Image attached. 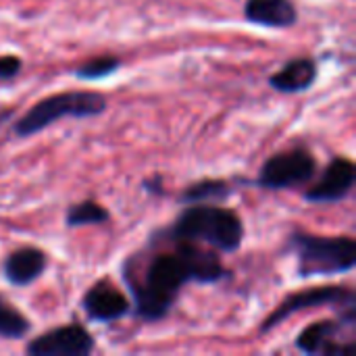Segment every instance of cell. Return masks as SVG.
<instances>
[{"instance_id": "obj_12", "label": "cell", "mask_w": 356, "mask_h": 356, "mask_svg": "<svg viewBox=\"0 0 356 356\" xmlns=\"http://www.w3.org/2000/svg\"><path fill=\"white\" fill-rule=\"evenodd\" d=\"M319 79V65L313 56L290 58L267 81L280 94H302L311 90Z\"/></svg>"}, {"instance_id": "obj_14", "label": "cell", "mask_w": 356, "mask_h": 356, "mask_svg": "<svg viewBox=\"0 0 356 356\" xmlns=\"http://www.w3.org/2000/svg\"><path fill=\"white\" fill-rule=\"evenodd\" d=\"M238 186L227 181V179H219V177H207V179H198L194 184H190L181 194H179V204H200V202H223L227 198H232L236 194Z\"/></svg>"}, {"instance_id": "obj_13", "label": "cell", "mask_w": 356, "mask_h": 356, "mask_svg": "<svg viewBox=\"0 0 356 356\" xmlns=\"http://www.w3.org/2000/svg\"><path fill=\"white\" fill-rule=\"evenodd\" d=\"M244 19L259 27L286 29L296 25L298 8L294 0H246Z\"/></svg>"}, {"instance_id": "obj_5", "label": "cell", "mask_w": 356, "mask_h": 356, "mask_svg": "<svg viewBox=\"0 0 356 356\" xmlns=\"http://www.w3.org/2000/svg\"><path fill=\"white\" fill-rule=\"evenodd\" d=\"M315 309H338L350 311L356 309V294L348 286H315L307 288L300 292H294L286 296L280 307L261 323V334H269L275 327H280L286 319L305 313V311H315Z\"/></svg>"}, {"instance_id": "obj_4", "label": "cell", "mask_w": 356, "mask_h": 356, "mask_svg": "<svg viewBox=\"0 0 356 356\" xmlns=\"http://www.w3.org/2000/svg\"><path fill=\"white\" fill-rule=\"evenodd\" d=\"M106 108H108L106 96L100 92H88V90L58 92L42 98L23 117H19L13 125V134L19 140H25L48 129L50 125L58 123L65 117L90 119L106 113Z\"/></svg>"}, {"instance_id": "obj_2", "label": "cell", "mask_w": 356, "mask_h": 356, "mask_svg": "<svg viewBox=\"0 0 356 356\" xmlns=\"http://www.w3.org/2000/svg\"><path fill=\"white\" fill-rule=\"evenodd\" d=\"M246 229L240 215L217 202L186 204L177 219L152 234L159 240H181L194 244H207L217 252L232 254L240 250Z\"/></svg>"}, {"instance_id": "obj_6", "label": "cell", "mask_w": 356, "mask_h": 356, "mask_svg": "<svg viewBox=\"0 0 356 356\" xmlns=\"http://www.w3.org/2000/svg\"><path fill=\"white\" fill-rule=\"evenodd\" d=\"M317 175V159L307 148H290L271 154L257 177V186L269 192L296 190L313 181Z\"/></svg>"}, {"instance_id": "obj_10", "label": "cell", "mask_w": 356, "mask_h": 356, "mask_svg": "<svg viewBox=\"0 0 356 356\" xmlns=\"http://www.w3.org/2000/svg\"><path fill=\"white\" fill-rule=\"evenodd\" d=\"M356 181V165L346 156H334L319 179L305 192L311 204H338L353 194Z\"/></svg>"}, {"instance_id": "obj_16", "label": "cell", "mask_w": 356, "mask_h": 356, "mask_svg": "<svg viewBox=\"0 0 356 356\" xmlns=\"http://www.w3.org/2000/svg\"><path fill=\"white\" fill-rule=\"evenodd\" d=\"M29 334H31V321L6 298L0 296V340L17 342V340H25Z\"/></svg>"}, {"instance_id": "obj_18", "label": "cell", "mask_w": 356, "mask_h": 356, "mask_svg": "<svg viewBox=\"0 0 356 356\" xmlns=\"http://www.w3.org/2000/svg\"><path fill=\"white\" fill-rule=\"evenodd\" d=\"M23 69V60L17 54H0V79H15Z\"/></svg>"}, {"instance_id": "obj_1", "label": "cell", "mask_w": 356, "mask_h": 356, "mask_svg": "<svg viewBox=\"0 0 356 356\" xmlns=\"http://www.w3.org/2000/svg\"><path fill=\"white\" fill-rule=\"evenodd\" d=\"M159 242L169 248L148 242L150 250L134 252L121 265V277L131 296V315L142 323L163 321L188 284L213 286L232 277L215 250L181 240Z\"/></svg>"}, {"instance_id": "obj_8", "label": "cell", "mask_w": 356, "mask_h": 356, "mask_svg": "<svg viewBox=\"0 0 356 356\" xmlns=\"http://www.w3.org/2000/svg\"><path fill=\"white\" fill-rule=\"evenodd\" d=\"M356 309L342 311L340 319H323L305 327L296 336V348L305 355H342L350 353L353 344H342L344 330H355Z\"/></svg>"}, {"instance_id": "obj_19", "label": "cell", "mask_w": 356, "mask_h": 356, "mask_svg": "<svg viewBox=\"0 0 356 356\" xmlns=\"http://www.w3.org/2000/svg\"><path fill=\"white\" fill-rule=\"evenodd\" d=\"M142 190L150 196H165V177L161 173H154L152 177L142 181Z\"/></svg>"}, {"instance_id": "obj_9", "label": "cell", "mask_w": 356, "mask_h": 356, "mask_svg": "<svg viewBox=\"0 0 356 356\" xmlns=\"http://www.w3.org/2000/svg\"><path fill=\"white\" fill-rule=\"evenodd\" d=\"M81 311L88 321L111 325L131 315V300L108 277H102L83 292Z\"/></svg>"}, {"instance_id": "obj_17", "label": "cell", "mask_w": 356, "mask_h": 356, "mask_svg": "<svg viewBox=\"0 0 356 356\" xmlns=\"http://www.w3.org/2000/svg\"><path fill=\"white\" fill-rule=\"evenodd\" d=\"M123 60L117 54H98L94 58L83 60L73 69V75L81 81H100L115 75L121 69Z\"/></svg>"}, {"instance_id": "obj_11", "label": "cell", "mask_w": 356, "mask_h": 356, "mask_svg": "<svg viewBox=\"0 0 356 356\" xmlns=\"http://www.w3.org/2000/svg\"><path fill=\"white\" fill-rule=\"evenodd\" d=\"M48 267V254L35 246H23L13 250L2 263L4 280L15 288L31 286L35 280L44 275Z\"/></svg>"}, {"instance_id": "obj_7", "label": "cell", "mask_w": 356, "mask_h": 356, "mask_svg": "<svg viewBox=\"0 0 356 356\" xmlns=\"http://www.w3.org/2000/svg\"><path fill=\"white\" fill-rule=\"evenodd\" d=\"M94 350V336L77 319L40 334L25 346V355L29 356H90Z\"/></svg>"}, {"instance_id": "obj_15", "label": "cell", "mask_w": 356, "mask_h": 356, "mask_svg": "<svg viewBox=\"0 0 356 356\" xmlns=\"http://www.w3.org/2000/svg\"><path fill=\"white\" fill-rule=\"evenodd\" d=\"M106 221H111V213L102 204H98L96 200L75 202L65 213V225L71 227V229L90 227V225H102Z\"/></svg>"}, {"instance_id": "obj_3", "label": "cell", "mask_w": 356, "mask_h": 356, "mask_svg": "<svg viewBox=\"0 0 356 356\" xmlns=\"http://www.w3.org/2000/svg\"><path fill=\"white\" fill-rule=\"evenodd\" d=\"M296 257L298 277H332L350 273L356 265V240L350 236H317L294 229L286 242Z\"/></svg>"}]
</instances>
